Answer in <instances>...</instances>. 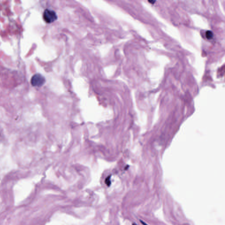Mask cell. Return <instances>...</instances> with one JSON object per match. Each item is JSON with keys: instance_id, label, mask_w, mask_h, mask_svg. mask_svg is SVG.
<instances>
[{"instance_id": "cell-5", "label": "cell", "mask_w": 225, "mask_h": 225, "mask_svg": "<svg viewBox=\"0 0 225 225\" xmlns=\"http://www.w3.org/2000/svg\"><path fill=\"white\" fill-rule=\"evenodd\" d=\"M149 2H150V3H151V4H152V2H155V1H149Z\"/></svg>"}, {"instance_id": "cell-2", "label": "cell", "mask_w": 225, "mask_h": 225, "mask_svg": "<svg viewBox=\"0 0 225 225\" xmlns=\"http://www.w3.org/2000/svg\"><path fill=\"white\" fill-rule=\"evenodd\" d=\"M45 77L40 74H37L34 75L31 79V84L34 87H40L42 86L45 83Z\"/></svg>"}, {"instance_id": "cell-6", "label": "cell", "mask_w": 225, "mask_h": 225, "mask_svg": "<svg viewBox=\"0 0 225 225\" xmlns=\"http://www.w3.org/2000/svg\"><path fill=\"white\" fill-rule=\"evenodd\" d=\"M137 225L136 224H135V223H133V225Z\"/></svg>"}, {"instance_id": "cell-3", "label": "cell", "mask_w": 225, "mask_h": 225, "mask_svg": "<svg viewBox=\"0 0 225 225\" xmlns=\"http://www.w3.org/2000/svg\"><path fill=\"white\" fill-rule=\"evenodd\" d=\"M206 37L207 39H212L213 37V34L212 32L210 30L207 31L206 32Z\"/></svg>"}, {"instance_id": "cell-1", "label": "cell", "mask_w": 225, "mask_h": 225, "mask_svg": "<svg viewBox=\"0 0 225 225\" xmlns=\"http://www.w3.org/2000/svg\"><path fill=\"white\" fill-rule=\"evenodd\" d=\"M43 17L45 21L47 23H52L58 19L56 12L54 11L49 9H46L44 11Z\"/></svg>"}, {"instance_id": "cell-4", "label": "cell", "mask_w": 225, "mask_h": 225, "mask_svg": "<svg viewBox=\"0 0 225 225\" xmlns=\"http://www.w3.org/2000/svg\"><path fill=\"white\" fill-rule=\"evenodd\" d=\"M140 222H141L142 223V225H148L147 224H146V223H145V222H144L142 221V220H140Z\"/></svg>"}]
</instances>
